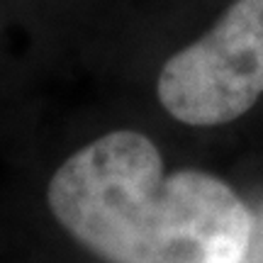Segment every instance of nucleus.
Segmentation results:
<instances>
[{
  "label": "nucleus",
  "instance_id": "nucleus-1",
  "mask_svg": "<svg viewBox=\"0 0 263 263\" xmlns=\"http://www.w3.org/2000/svg\"><path fill=\"white\" fill-rule=\"evenodd\" d=\"M51 215L107 263H241L256 217L236 190L195 168L166 176L146 134L117 129L71 154L47 188Z\"/></svg>",
  "mask_w": 263,
  "mask_h": 263
},
{
  "label": "nucleus",
  "instance_id": "nucleus-2",
  "mask_svg": "<svg viewBox=\"0 0 263 263\" xmlns=\"http://www.w3.org/2000/svg\"><path fill=\"white\" fill-rule=\"evenodd\" d=\"M156 95L190 127L244 117L263 95V0H234L202 37L168 57Z\"/></svg>",
  "mask_w": 263,
  "mask_h": 263
},
{
  "label": "nucleus",
  "instance_id": "nucleus-3",
  "mask_svg": "<svg viewBox=\"0 0 263 263\" xmlns=\"http://www.w3.org/2000/svg\"><path fill=\"white\" fill-rule=\"evenodd\" d=\"M241 263H263V234L258 229V219H256V234L254 241H251V249H249V254L244 256Z\"/></svg>",
  "mask_w": 263,
  "mask_h": 263
}]
</instances>
